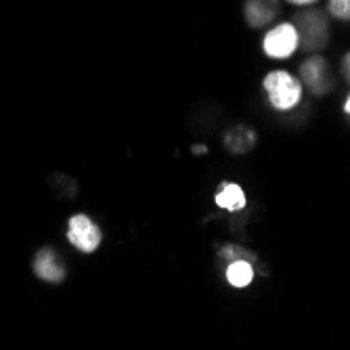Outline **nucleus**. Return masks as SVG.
<instances>
[{
    "label": "nucleus",
    "instance_id": "f257e3e1",
    "mask_svg": "<svg viewBox=\"0 0 350 350\" xmlns=\"http://www.w3.org/2000/svg\"><path fill=\"white\" fill-rule=\"evenodd\" d=\"M262 86L269 97V103L277 111H290L302 101V84L290 72H269L262 80Z\"/></svg>",
    "mask_w": 350,
    "mask_h": 350
},
{
    "label": "nucleus",
    "instance_id": "f03ea898",
    "mask_svg": "<svg viewBox=\"0 0 350 350\" xmlns=\"http://www.w3.org/2000/svg\"><path fill=\"white\" fill-rule=\"evenodd\" d=\"M300 49V34L296 23H279L262 38V51L271 59H290Z\"/></svg>",
    "mask_w": 350,
    "mask_h": 350
},
{
    "label": "nucleus",
    "instance_id": "7ed1b4c3",
    "mask_svg": "<svg viewBox=\"0 0 350 350\" xmlns=\"http://www.w3.org/2000/svg\"><path fill=\"white\" fill-rule=\"evenodd\" d=\"M296 27L300 34V44L306 51H314L321 49L327 42V21L323 17V13H319L317 9H308L298 13L296 17Z\"/></svg>",
    "mask_w": 350,
    "mask_h": 350
},
{
    "label": "nucleus",
    "instance_id": "20e7f679",
    "mask_svg": "<svg viewBox=\"0 0 350 350\" xmlns=\"http://www.w3.org/2000/svg\"><path fill=\"white\" fill-rule=\"evenodd\" d=\"M68 241L84 252V254H92L103 241V233L101 229L94 225V222L86 216V214H76L70 218L68 225Z\"/></svg>",
    "mask_w": 350,
    "mask_h": 350
},
{
    "label": "nucleus",
    "instance_id": "39448f33",
    "mask_svg": "<svg viewBox=\"0 0 350 350\" xmlns=\"http://www.w3.org/2000/svg\"><path fill=\"white\" fill-rule=\"evenodd\" d=\"M300 74H302V82L314 94H327L329 88L334 86V80H332V74H329V66H327V61L321 59V57L308 59L304 66L300 68Z\"/></svg>",
    "mask_w": 350,
    "mask_h": 350
},
{
    "label": "nucleus",
    "instance_id": "423d86ee",
    "mask_svg": "<svg viewBox=\"0 0 350 350\" xmlns=\"http://www.w3.org/2000/svg\"><path fill=\"white\" fill-rule=\"evenodd\" d=\"M34 271L42 281H51V283H59L66 277V269H63L59 256L49 247L38 252V256L34 260Z\"/></svg>",
    "mask_w": 350,
    "mask_h": 350
},
{
    "label": "nucleus",
    "instance_id": "0eeeda50",
    "mask_svg": "<svg viewBox=\"0 0 350 350\" xmlns=\"http://www.w3.org/2000/svg\"><path fill=\"white\" fill-rule=\"evenodd\" d=\"M243 13L252 27H265L279 13V5L277 0H247Z\"/></svg>",
    "mask_w": 350,
    "mask_h": 350
},
{
    "label": "nucleus",
    "instance_id": "6e6552de",
    "mask_svg": "<svg viewBox=\"0 0 350 350\" xmlns=\"http://www.w3.org/2000/svg\"><path fill=\"white\" fill-rule=\"evenodd\" d=\"M216 206L229 212H239L245 208V193L243 189L235 183H225L216 193Z\"/></svg>",
    "mask_w": 350,
    "mask_h": 350
},
{
    "label": "nucleus",
    "instance_id": "1a4fd4ad",
    "mask_svg": "<svg viewBox=\"0 0 350 350\" xmlns=\"http://www.w3.org/2000/svg\"><path fill=\"white\" fill-rule=\"evenodd\" d=\"M254 279V269L247 260L243 258H235L229 262L227 267V281L233 285V288H247Z\"/></svg>",
    "mask_w": 350,
    "mask_h": 350
},
{
    "label": "nucleus",
    "instance_id": "9d476101",
    "mask_svg": "<svg viewBox=\"0 0 350 350\" xmlns=\"http://www.w3.org/2000/svg\"><path fill=\"white\" fill-rule=\"evenodd\" d=\"M254 141H256V137H254V133L250 129H245V126H237V129H233L227 135L225 145L233 153H245L254 147Z\"/></svg>",
    "mask_w": 350,
    "mask_h": 350
},
{
    "label": "nucleus",
    "instance_id": "9b49d317",
    "mask_svg": "<svg viewBox=\"0 0 350 350\" xmlns=\"http://www.w3.org/2000/svg\"><path fill=\"white\" fill-rule=\"evenodd\" d=\"M327 11L336 19L350 21V0H327Z\"/></svg>",
    "mask_w": 350,
    "mask_h": 350
},
{
    "label": "nucleus",
    "instance_id": "f8f14e48",
    "mask_svg": "<svg viewBox=\"0 0 350 350\" xmlns=\"http://www.w3.org/2000/svg\"><path fill=\"white\" fill-rule=\"evenodd\" d=\"M342 74H344V78L350 82V53L342 59Z\"/></svg>",
    "mask_w": 350,
    "mask_h": 350
},
{
    "label": "nucleus",
    "instance_id": "ddd939ff",
    "mask_svg": "<svg viewBox=\"0 0 350 350\" xmlns=\"http://www.w3.org/2000/svg\"><path fill=\"white\" fill-rule=\"evenodd\" d=\"M288 3H292V5H296V7H308V5L319 3V0H288Z\"/></svg>",
    "mask_w": 350,
    "mask_h": 350
},
{
    "label": "nucleus",
    "instance_id": "4468645a",
    "mask_svg": "<svg viewBox=\"0 0 350 350\" xmlns=\"http://www.w3.org/2000/svg\"><path fill=\"white\" fill-rule=\"evenodd\" d=\"M344 111L350 116V94H348V99H346V103H344Z\"/></svg>",
    "mask_w": 350,
    "mask_h": 350
},
{
    "label": "nucleus",
    "instance_id": "2eb2a0df",
    "mask_svg": "<svg viewBox=\"0 0 350 350\" xmlns=\"http://www.w3.org/2000/svg\"><path fill=\"white\" fill-rule=\"evenodd\" d=\"M193 153H206V147L202 145V147H193Z\"/></svg>",
    "mask_w": 350,
    "mask_h": 350
}]
</instances>
